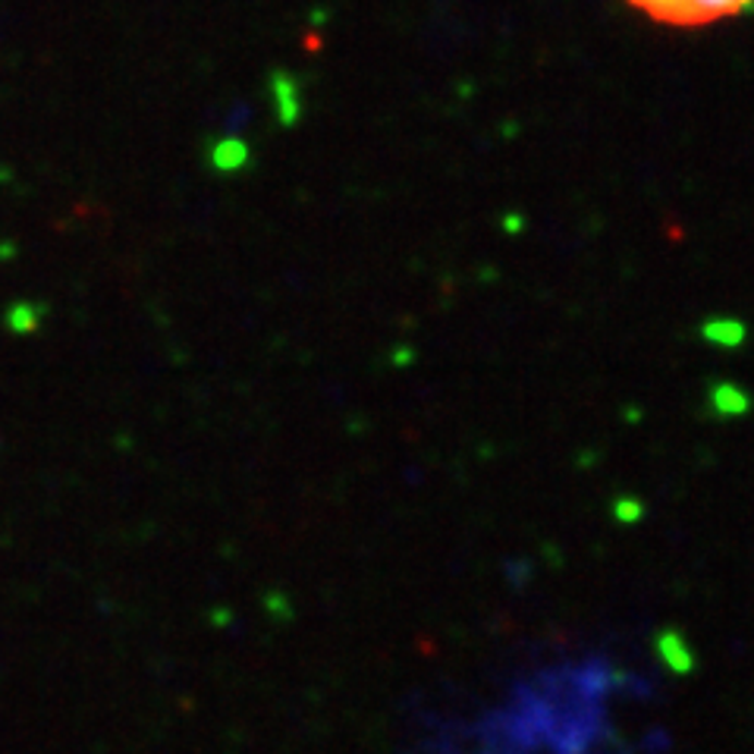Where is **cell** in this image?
Returning <instances> with one entry per match:
<instances>
[{"label": "cell", "mask_w": 754, "mask_h": 754, "mask_svg": "<svg viewBox=\"0 0 754 754\" xmlns=\"http://www.w3.org/2000/svg\"><path fill=\"white\" fill-rule=\"evenodd\" d=\"M650 23L670 28H704L742 16L752 10L754 0H625Z\"/></svg>", "instance_id": "1"}, {"label": "cell", "mask_w": 754, "mask_h": 754, "mask_svg": "<svg viewBox=\"0 0 754 754\" xmlns=\"http://www.w3.org/2000/svg\"><path fill=\"white\" fill-rule=\"evenodd\" d=\"M660 650H664L667 664H670L673 670H679V673H685V670L692 667L689 647L682 645V639H676V635H664V639H660Z\"/></svg>", "instance_id": "2"}]
</instances>
